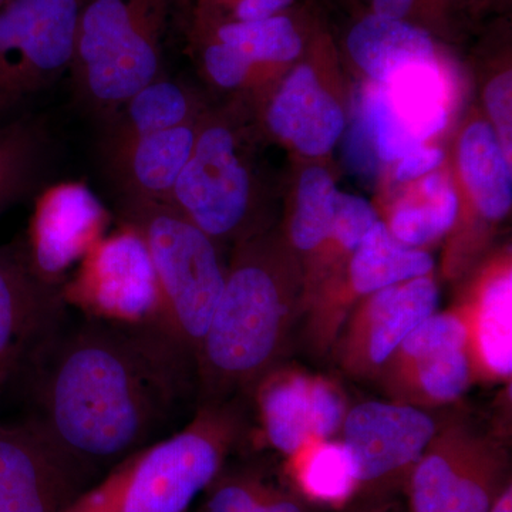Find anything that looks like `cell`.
Segmentation results:
<instances>
[{
    "label": "cell",
    "mask_w": 512,
    "mask_h": 512,
    "mask_svg": "<svg viewBox=\"0 0 512 512\" xmlns=\"http://www.w3.org/2000/svg\"><path fill=\"white\" fill-rule=\"evenodd\" d=\"M80 0H8L0 6V124L70 70Z\"/></svg>",
    "instance_id": "6"
},
{
    "label": "cell",
    "mask_w": 512,
    "mask_h": 512,
    "mask_svg": "<svg viewBox=\"0 0 512 512\" xmlns=\"http://www.w3.org/2000/svg\"><path fill=\"white\" fill-rule=\"evenodd\" d=\"M439 301L430 275L372 293L345 320L330 352L349 375L379 376L406 336L437 312Z\"/></svg>",
    "instance_id": "13"
},
{
    "label": "cell",
    "mask_w": 512,
    "mask_h": 512,
    "mask_svg": "<svg viewBox=\"0 0 512 512\" xmlns=\"http://www.w3.org/2000/svg\"><path fill=\"white\" fill-rule=\"evenodd\" d=\"M19 382L26 420L93 484L198 409L195 362L156 320L69 315Z\"/></svg>",
    "instance_id": "1"
},
{
    "label": "cell",
    "mask_w": 512,
    "mask_h": 512,
    "mask_svg": "<svg viewBox=\"0 0 512 512\" xmlns=\"http://www.w3.org/2000/svg\"><path fill=\"white\" fill-rule=\"evenodd\" d=\"M380 512H383V511H380Z\"/></svg>",
    "instance_id": "42"
},
{
    "label": "cell",
    "mask_w": 512,
    "mask_h": 512,
    "mask_svg": "<svg viewBox=\"0 0 512 512\" xmlns=\"http://www.w3.org/2000/svg\"><path fill=\"white\" fill-rule=\"evenodd\" d=\"M93 485L35 424L0 421V512H66Z\"/></svg>",
    "instance_id": "14"
},
{
    "label": "cell",
    "mask_w": 512,
    "mask_h": 512,
    "mask_svg": "<svg viewBox=\"0 0 512 512\" xmlns=\"http://www.w3.org/2000/svg\"><path fill=\"white\" fill-rule=\"evenodd\" d=\"M245 399L204 404L178 431L114 467L66 512H190L247 433Z\"/></svg>",
    "instance_id": "2"
},
{
    "label": "cell",
    "mask_w": 512,
    "mask_h": 512,
    "mask_svg": "<svg viewBox=\"0 0 512 512\" xmlns=\"http://www.w3.org/2000/svg\"><path fill=\"white\" fill-rule=\"evenodd\" d=\"M69 315L63 286L37 271L28 249L0 247V390L19 382Z\"/></svg>",
    "instance_id": "11"
},
{
    "label": "cell",
    "mask_w": 512,
    "mask_h": 512,
    "mask_svg": "<svg viewBox=\"0 0 512 512\" xmlns=\"http://www.w3.org/2000/svg\"><path fill=\"white\" fill-rule=\"evenodd\" d=\"M103 220L99 201L84 185L64 184L47 191L36 208L29 255L37 271L50 281L93 247Z\"/></svg>",
    "instance_id": "17"
},
{
    "label": "cell",
    "mask_w": 512,
    "mask_h": 512,
    "mask_svg": "<svg viewBox=\"0 0 512 512\" xmlns=\"http://www.w3.org/2000/svg\"><path fill=\"white\" fill-rule=\"evenodd\" d=\"M336 194L335 183L323 168H308L302 174L291 222L292 242L299 251L312 252L333 242Z\"/></svg>",
    "instance_id": "29"
},
{
    "label": "cell",
    "mask_w": 512,
    "mask_h": 512,
    "mask_svg": "<svg viewBox=\"0 0 512 512\" xmlns=\"http://www.w3.org/2000/svg\"><path fill=\"white\" fill-rule=\"evenodd\" d=\"M191 114L190 97L183 87L158 77L110 117L104 153L110 156L138 137L188 123Z\"/></svg>",
    "instance_id": "24"
},
{
    "label": "cell",
    "mask_w": 512,
    "mask_h": 512,
    "mask_svg": "<svg viewBox=\"0 0 512 512\" xmlns=\"http://www.w3.org/2000/svg\"><path fill=\"white\" fill-rule=\"evenodd\" d=\"M382 510H369V511H360V512H380Z\"/></svg>",
    "instance_id": "39"
},
{
    "label": "cell",
    "mask_w": 512,
    "mask_h": 512,
    "mask_svg": "<svg viewBox=\"0 0 512 512\" xmlns=\"http://www.w3.org/2000/svg\"><path fill=\"white\" fill-rule=\"evenodd\" d=\"M440 427L429 413L404 403L365 402L346 413L342 443L357 493L382 494L406 481Z\"/></svg>",
    "instance_id": "8"
},
{
    "label": "cell",
    "mask_w": 512,
    "mask_h": 512,
    "mask_svg": "<svg viewBox=\"0 0 512 512\" xmlns=\"http://www.w3.org/2000/svg\"><path fill=\"white\" fill-rule=\"evenodd\" d=\"M171 0H86L77 19L72 72L80 100L110 119L161 76Z\"/></svg>",
    "instance_id": "4"
},
{
    "label": "cell",
    "mask_w": 512,
    "mask_h": 512,
    "mask_svg": "<svg viewBox=\"0 0 512 512\" xmlns=\"http://www.w3.org/2000/svg\"><path fill=\"white\" fill-rule=\"evenodd\" d=\"M252 394L266 440L286 457L311 441L332 440L348 413L335 383L299 370H271Z\"/></svg>",
    "instance_id": "16"
},
{
    "label": "cell",
    "mask_w": 512,
    "mask_h": 512,
    "mask_svg": "<svg viewBox=\"0 0 512 512\" xmlns=\"http://www.w3.org/2000/svg\"><path fill=\"white\" fill-rule=\"evenodd\" d=\"M237 0H201L198 28L217 22L222 12H228Z\"/></svg>",
    "instance_id": "37"
},
{
    "label": "cell",
    "mask_w": 512,
    "mask_h": 512,
    "mask_svg": "<svg viewBox=\"0 0 512 512\" xmlns=\"http://www.w3.org/2000/svg\"><path fill=\"white\" fill-rule=\"evenodd\" d=\"M458 160L478 211L488 220H503L512 204L511 157L494 128L471 124L461 137Z\"/></svg>",
    "instance_id": "22"
},
{
    "label": "cell",
    "mask_w": 512,
    "mask_h": 512,
    "mask_svg": "<svg viewBox=\"0 0 512 512\" xmlns=\"http://www.w3.org/2000/svg\"><path fill=\"white\" fill-rule=\"evenodd\" d=\"M202 62L212 82L224 89H235L247 82L256 64L234 47L208 37L202 50Z\"/></svg>",
    "instance_id": "32"
},
{
    "label": "cell",
    "mask_w": 512,
    "mask_h": 512,
    "mask_svg": "<svg viewBox=\"0 0 512 512\" xmlns=\"http://www.w3.org/2000/svg\"><path fill=\"white\" fill-rule=\"evenodd\" d=\"M467 328L460 313L436 312L384 363L379 377L397 403L439 406L460 399L473 382Z\"/></svg>",
    "instance_id": "10"
},
{
    "label": "cell",
    "mask_w": 512,
    "mask_h": 512,
    "mask_svg": "<svg viewBox=\"0 0 512 512\" xmlns=\"http://www.w3.org/2000/svg\"><path fill=\"white\" fill-rule=\"evenodd\" d=\"M346 46L353 62L377 84L410 64L437 59L429 30L372 13L350 29Z\"/></svg>",
    "instance_id": "21"
},
{
    "label": "cell",
    "mask_w": 512,
    "mask_h": 512,
    "mask_svg": "<svg viewBox=\"0 0 512 512\" xmlns=\"http://www.w3.org/2000/svg\"><path fill=\"white\" fill-rule=\"evenodd\" d=\"M488 512H512V487L511 483L505 487L500 497L495 500L493 507Z\"/></svg>",
    "instance_id": "38"
},
{
    "label": "cell",
    "mask_w": 512,
    "mask_h": 512,
    "mask_svg": "<svg viewBox=\"0 0 512 512\" xmlns=\"http://www.w3.org/2000/svg\"><path fill=\"white\" fill-rule=\"evenodd\" d=\"M466 323L473 379L501 382L512 373V274L503 269L481 286L476 299L456 309Z\"/></svg>",
    "instance_id": "20"
},
{
    "label": "cell",
    "mask_w": 512,
    "mask_h": 512,
    "mask_svg": "<svg viewBox=\"0 0 512 512\" xmlns=\"http://www.w3.org/2000/svg\"><path fill=\"white\" fill-rule=\"evenodd\" d=\"M200 512H306L301 501L248 473L222 468L204 491Z\"/></svg>",
    "instance_id": "30"
},
{
    "label": "cell",
    "mask_w": 512,
    "mask_h": 512,
    "mask_svg": "<svg viewBox=\"0 0 512 512\" xmlns=\"http://www.w3.org/2000/svg\"><path fill=\"white\" fill-rule=\"evenodd\" d=\"M295 0H237L228 10L225 22H255L281 15ZM201 29V28H200Z\"/></svg>",
    "instance_id": "35"
},
{
    "label": "cell",
    "mask_w": 512,
    "mask_h": 512,
    "mask_svg": "<svg viewBox=\"0 0 512 512\" xmlns=\"http://www.w3.org/2000/svg\"><path fill=\"white\" fill-rule=\"evenodd\" d=\"M288 458L293 483L312 503L342 507L357 493L355 468L342 440L311 441Z\"/></svg>",
    "instance_id": "26"
},
{
    "label": "cell",
    "mask_w": 512,
    "mask_h": 512,
    "mask_svg": "<svg viewBox=\"0 0 512 512\" xmlns=\"http://www.w3.org/2000/svg\"><path fill=\"white\" fill-rule=\"evenodd\" d=\"M447 86L436 60L413 63L373 84L362 103L360 119L376 156L386 163L424 146L448 123Z\"/></svg>",
    "instance_id": "12"
},
{
    "label": "cell",
    "mask_w": 512,
    "mask_h": 512,
    "mask_svg": "<svg viewBox=\"0 0 512 512\" xmlns=\"http://www.w3.org/2000/svg\"><path fill=\"white\" fill-rule=\"evenodd\" d=\"M507 453L466 424L437 431L407 478L412 512H488L507 487Z\"/></svg>",
    "instance_id": "7"
},
{
    "label": "cell",
    "mask_w": 512,
    "mask_h": 512,
    "mask_svg": "<svg viewBox=\"0 0 512 512\" xmlns=\"http://www.w3.org/2000/svg\"><path fill=\"white\" fill-rule=\"evenodd\" d=\"M249 201L251 180L231 128L222 124L202 128L168 204L218 241L241 229Z\"/></svg>",
    "instance_id": "9"
},
{
    "label": "cell",
    "mask_w": 512,
    "mask_h": 512,
    "mask_svg": "<svg viewBox=\"0 0 512 512\" xmlns=\"http://www.w3.org/2000/svg\"><path fill=\"white\" fill-rule=\"evenodd\" d=\"M192 120L147 134L107 156L124 198L170 202L171 194L190 160L198 130Z\"/></svg>",
    "instance_id": "19"
},
{
    "label": "cell",
    "mask_w": 512,
    "mask_h": 512,
    "mask_svg": "<svg viewBox=\"0 0 512 512\" xmlns=\"http://www.w3.org/2000/svg\"><path fill=\"white\" fill-rule=\"evenodd\" d=\"M377 221L379 217L369 201L338 191L332 239L339 249L352 254Z\"/></svg>",
    "instance_id": "31"
},
{
    "label": "cell",
    "mask_w": 512,
    "mask_h": 512,
    "mask_svg": "<svg viewBox=\"0 0 512 512\" xmlns=\"http://www.w3.org/2000/svg\"><path fill=\"white\" fill-rule=\"evenodd\" d=\"M73 298L82 299L84 313L90 315L158 322L156 275L143 238L126 227L96 247L93 245L74 285Z\"/></svg>",
    "instance_id": "15"
},
{
    "label": "cell",
    "mask_w": 512,
    "mask_h": 512,
    "mask_svg": "<svg viewBox=\"0 0 512 512\" xmlns=\"http://www.w3.org/2000/svg\"><path fill=\"white\" fill-rule=\"evenodd\" d=\"M426 0H370V13L380 18L410 23Z\"/></svg>",
    "instance_id": "36"
},
{
    "label": "cell",
    "mask_w": 512,
    "mask_h": 512,
    "mask_svg": "<svg viewBox=\"0 0 512 512\" xmlns=\"http://www.w3.org/2000/svg\"><path fill=\"white\" fill-rule=\"evenodd\" d=\"M200 30L211 39L234 47L256 66L291 62L303 50L301 32L286 13L255 22L218 23Z\"/></svg>",
    "instance_id": "28"
},
{
    "label": "cell",
    "mask_w": 512,
    "mask_h": 512,
    "mask_svg": "<svg viewBox=\"0 0 512 512\" xmlns=\"http://www.w3.org/2000/svg\"><path fill=\"white\" fill-rule=\"evenodd\" d=\"M434 259L429 252L410 248L377 221L352 252L349 286L355 296H369L389 286L430 275Z\"/></svg>",
    "instance_id": "23"
},
{
    "label": "cell",
    "mask_w": 512,
    "mask_h": 512,
    "mask_svg": "<svg viewBox=\"0 0 512 512\" xmlns=\"http://www.w3.org/2000/svg\"><path fill=\"white\" fill-rule=\"evenodd\" d=\"M512 76L510 70L495 77L485 90V103L490 111L498 138L504 150L511 157L512 114H511Z\"/></svg>",
    "instance_id": "33"
},
{
    "label": "cell",
    "mask_w": 512,
    "mask_h": 512,
    "mask_svg": "<svg viewBox=\"0 0 512 512\" xmlns=\"http://www.w3.org/2000/svg\"><path fill=\"white\" fill-rule=\"evenodd\" d=\"M296 319L295 305L271 266L241 256L227 272L198 350V407L254 393L274 370Z\"/></svg>",
    "instance_id": "3"
},
{
    "label": "cell",
    "mask_w": 512,
    "mask_h": 512,
    "mask_svg": "<svg viewBox=\"0 0 512 512\" xmlns=\"http://www.w3.org/2000/svg\"><path fill=\"white\" fill-rule=\"evenodd\" d=\"M444 154L440 148L421 146L412 153L400 158L396 178L400 183L419 180L424 175L433 173L443 163Z\"/></svg>",
    "instance_id": "34"
},
{
    "label": "cell",
    "mask_w": 512,
    "mask_h": 512,
    "mask_svg": "<svg viewBox=\"0 0 512 512\" xmlns=\"http://www.w3.org/2000/svg\"><path fill=\"white\" fill-rule=\"evenodd\" d=\"M5 2H8V0H0V6H2Z\"/></svg>",
    "instance_id": "40"
},
{
    "label": "cell",
    "mask_w": 512,
    "mask_h": 512,
    "mask_svg": "<svg viewBox=\"0 0 512 512\" xmlns=\"http://www.w3.org/2000/svg\"><path fill=\"white\" fill-rule=\"evenodd\" d=\"M268 126L306 156L329 153L345 130L338 101L320 86L315 70L302 64L282 83L268 109Z\"/></svg>",
    "instance_id": "18"
},
{
    "label": "cell",
    "mask_w": 512,
    "mask_h": 512,
    "mask_svg": "<svg viewBox=\"0 0 512 512\" xmlns=\"http://www.w3.org/2000/svg\"><path fill=\"white\" fill-rule=\"evenodd\" d=\"M458 197L441 174H429L420 184L419 197L397 205L387 228L397 241L421 248L446 235L458 217Z\"/></svg>",
    "instance_id": "27"
},
{
    "label": "cell",
    "mask_w": 512,
    "mask_h": 512,
    "mask_svg": "<svg viewBox=\"0 0 512 512\" xmlns=\"http://www.w3.org/2000/svg\"><path fill=\"white\" fill-rule=\"evenodd\" d=\"M123 215L153 264L158 322L197 363L227 278L215 241L165 202L124 198Z\"/></svg>",
    "instance_id": "5"
},
{
    "label": "cell",
    "mask_w": 512,
    "mask_h": 512,
    "mask_svg": "<svg viewBox=\"0 0 512 512\" xmlns=\"http://www.w3.org/2000/svg\"><path fill=\"white\" fill-rule=\"evenodd\" d=\"M80 2L84 3V2H86V0H80Z\"/></svg>",
    "instance_id": "41"
},
{
    "label": "cell",
    "mask_w": 512,
    "mask_h": 512,
    "mask_svg": "<svg viewBox=\"0 0 512 512\" xmlns=\"http://www.w3.org/2000/svg\"><path fill=\"white\" fill-rule=\"evenodd\" d=\"M50 150L52 138L37 117L23 114L0 124V212L39 184Z\"/></svg>",
    "instance_id": "25"
}]
</instances>
